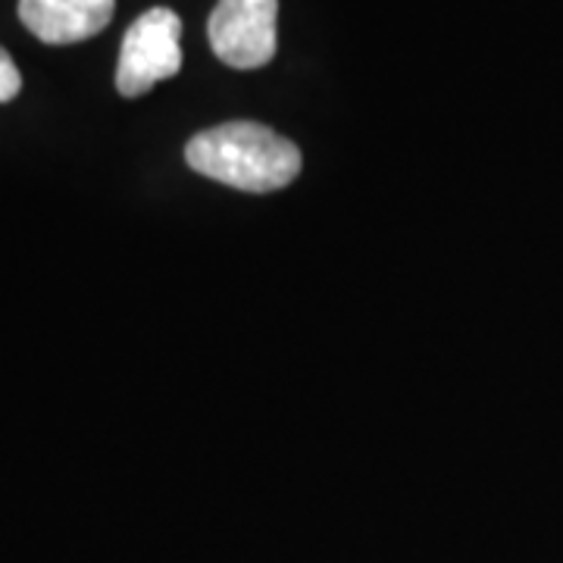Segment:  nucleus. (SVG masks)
<instances>
[{"instance_id": "obj_1", "label": "nucleus", "mask_w": 563, "mask_h": 563, "mask_svg": "<svg viewBox=\"0 0 563 563\" xmlns=\"http://www.w3.org/2000/svg\"><path fill=\"white\" fill-rule=\"evenodd\" d=\"M185 163L239 191H279L298 179L301 151L261 122H222L188 141Z\"/></svg>"}, {"instance_id": "obj_3", "label": "nucleus", "mask_w": 563, "mask_h": 563, "mask_svg": "<svg viewBox=\"0 0 563 563\" xmlns=\"http://www.w3.org/2000/svg\"><path fill=\"white\" fill-rule=\"evenodd\" d=\"M279 0H220L207 20L213 54L232 69H261L276 54Z\"/></svg>"}, {"instance_id": "obj_2", "label": "nucleus", "mask_w": 563, "mask_h": 563, "mask_svg": "<svg viewBox=\"0 0 563 563\" xmlns=\"http://www.w3.org/2000/svg\"><path fill=\"white\" fill-rule=\"evenodd\" d=\"M181 20L169 7H154L129 25L122 38L117 88L122 98H141L157 81L181 69Z\"/></svg>"}, {"instance_id": "obj_4", "label": "nucleus", "mask_w": 563, "mask_h": 563, "mask_svg": "<svg viewBox=\"0 0 563 563\" xmlns=\"http://www.w3.org/2000/svg\"><path fill=\"white\" fill-rule=\"evenodd\" d=\"M117 0H20L22 25L44 44H76L101 35Z\"/></svg>"}, {"instance_id": "obj_5", "label": "nucleus", "mask_w": 563, "mask_h": 563, "mask_svg": "<svg viewBox=\"0 0 563 563\" xmlns=\"http://www.w3.org/2000/svg\"><path fill=\"white\" fill-rule=\"evenodd\" d=\"M20 88H22L20 69H16L13 57L0 47V103L13 101V98L20 95Z\"/></svg>"}]
</instances>
